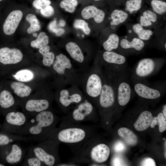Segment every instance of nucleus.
I'll return each mask as SVG.
<instances>
[{"label": "nucleus", "instance_id": "1", "mask_svg": "<svg viewBox=\"0 0 166 166\" xmlns=\"http://www.w3.org/2000/svg\"><path fill=\"white\" fill-rule=\"evenodd\" d=\"M18 135L29 140L42 141L49 138L56 128L59 118L50 109L41 112L30 118Z\"/></svg>", "mask_w": 166, "mask_h": 166}, {"label": "nucleus", "instance_id": "2", "mask_svg": "<svg viewBox=\"0 0 166 166\" xmlns=\"http://www.w3.org/2000/svg\"><path fill=\"white\" fill-rule=\"evenodd\" d=\"M92 132L90 126L61 122L49 138L68 145L74 152L92 136Z\"/></svg>", "mask_w": 166, "mask_h": 166}, {"label": "nucleus", "instance_id": "3", "mask_svg": "<svg viewBox=\"0 0 166 166\" xmlns=\"http://www.w3.org/2000/svg\"><path fill=\"white\" fill-rule=\"evenodd\" d=\"M50 69L56 77L58 88L73 85H80L83 71L76 69L63 54L60 53L56 56Z\"/></svg>", "mask_w": 166, "mask_h": 166}, {"label": "nucleus", "instance_id": "4", "mask_svg": "<svg viewBox=\"0 0 166 166\" xmlns=\"http://www.w3.org/2000/svg\"><path fill=\"white\" fill-rule=\"evenodd\" d=\"M103 85V68L96 62L83 72L80 85L85 98L94 105L98 103Z\"/></svg>", "mask_w": 166, "mask_h": 166}, {"label": "nucleus", "instance_id": "5", "mask_svg": "<svg viewBox=\"0 0 166 166\" xmlns=\"http://www.w3.org/2000/svg\"><path fill=\"white\" fill-rule=\"evenodd\" d=\"M60 144L49 138L31 147L28 152L37 157L44 166H57L61 163L58 152Z\"/></svg>", "mask_w": 166, "mask_h": 166}, {"label": "nucleus", "instance_id": "6", "mask_svg": "<svg viewBox=\"0 0 166 166\" xmlns=\"http://www.w3.org/2000/svg\"><path fill=\"white\" fill-rule=\"evenodd\" d=\"M85 97L78 85L58 88L54 96L57 104L62 111L66 113L82 101Z\"/></svg>", "mask_w": 166, "mask_h": 166}, {"label": "nucleus", "instance_id": "7", "mask_svg": "<svg viewBox=\"0 0 166 166\" xmlns=\"http://www.w3.org/2000/svg\"><path fill=\"white\" fill-rule=\"evenodd\" d=\"M54 96L51 93L30 96L19 102L23 112L30 119L42 111L50 109Z\"/></svg>", "mask_w": 166, "mask_h": 166}, {"label": "nucleus", "instance_id": "8", "mask_svg": "<svg viewBox=\"0 0 166 166\" xmlns=\"http://www.w3.org/2000/svg\"><path fill=\"white\" fill-rule=\"evenodd\" d=\"M94 105L85 98L82 101L68 112L61 122L65 124H79L93 121Z\"/></svg>", "mask_w": 166, "mask_h": 166}, {"label": "nucleus", "instance_id": "9", "mask_svg": "<svg viewBox=\"0 0 166 166\" xmlns=\"http://www.w3.org/2000/svg\"><path fill=\"white\" fill-rule=\"evenodd\" d=\"M102 67L107 71L119 76L125 74L126 58L123 55L113 51L104 52L102 55Z\"/></svg>", "mask_w": 166, "mask_h": 166}, {"label": "nucleus", "instance_id": "10", "mask_svg": "<svg viewBox=\"0 0 166 166\" xmlns=\"http://www.w3.org/2000/svg\"><path fill=\"white\" fill-rule=\"evenodd\" d=\"M162 66L163 63L152 58L142 59L135 66L132 77L134 80H142L156 73Z\"/></svg>", "mask_w": 166, "mask_h": 166}, {"label": "nucleus", "instance_id": "11", "mask_svg": "<svg viewBox=\"0 0 166 166\" xmlns=\"http://www.w3.org/2000/svg\"><path fill=\"white\" fill-rule=\"evenodd\" d=\"M29 119L23 112L10 111L6 114L5 129L9 133L18 135Z\"/></svg>", "mask_w": 166, "mask_h": 166}, {"label": "nucleus", "instance_id": "12", "mask_svg": "<svg viewBox=\"0 0 166 166\" xmlns=\"http://www.w3.org/2000/svg\"><path fill=\"white\" fill-rule=\"evenodd\" d=\"M125 74L116 77V95L118 104L126 105L129 102L132 90Z\"/></svg>", "mask_w": 166, "mask_h": 166}, {"label": "nucleus", "instance_id": "13", "mask_svg": "<svg viewBox=\"0 0 166 166\" xmlns=\"http://www.w3.org/2000/svg\"><path fill=\"white\" fill-rule=\"evenodd\" d=\"M23 57V54L18 49L6 46L0 48V66L3 69L19 63Z\"/></svg>", "mask_w": 166, "mask_h": 166}, {"label": "nucleus", "instance_id": "14", "mask_svg": "<svg viewBox=\"0 0 166 166\" xmlns=\"http://www.w3.org/2000/svg\"><path fill=\"white\" fill-rule=\"evenodd\" d=\"M0 83L19 99V102L29 97L32 92L31 87L23 82L14 81Z\"/></svg>", "mask_w": 166, "mask_h": 166}, {"label": "nucleus", "instance_id": "15", "mask_svg": "<svg viewBox=\"0 0 166 166\" xmlns=\"http://www.w3.org/2000/svg\"><path fill=\"white\" fill-rule=\"evenodd\" d=\"M19 105L18 101L12 93L0 82V107L6 112L16 110Z\"/></svg>", "mask_w": 166, "mask_h": 166}, {"label": "nucleus", "instance_id": "16", "mask_svg": "<svg viewBox=\"0 0 166 166\" xmlns=\"http://www.w3.org/2000/svg\"><path fill=\"white\" fill-rule=\"evenodd\" d=\"M23 16L22 12L18 10L10 12L5 19L2 26L3 34L10 35L16 31Z\"/></svg>", "mask_w": 166, "mask_h": 166}, {"label": "nucleus", "instance_id": "17", "mask_svg": "<svg viewBox=\"0 0 166 166\" xmlns=\"http://www.w3.org/2000/svg\"><path fill=\"white\" fill-rule=\"evenodd\" d=\"M65 49L71 57L79 64V69L82 71L87 67L85 62V58L80 47L76 43L69 42L65 45Z\"/></svg>", "mask_w": 166, "mask_h": 166}, {"label": "nucleus", "instance_id": "18", "mask_svg": "<svg viewBox=\"0 0 166 166\" xmlns=\"http://www.w3.org/2000/svg\"><path fill=\"white\" fill-rule=\"evenodd\" d=\"M133 90L139 96L148 99H155L159 98L161 95L160 91L158 89L139 81L134 84Z\"/></svg>", "mask_w": 166, "mask_h": 166}, {"label": "nucleus", "instance_id": "19", "mask_svg": "<svg viewBox=\"0 0 166 166\" xmlns=\"http://www.w3.org/2000/svg\"><path fill=\"white\" fill-rule=\"evenodd\" d=\"M9 151L5 156V160L8 164L16 165L20 163L25 154L23 148L19 145L15 143L10 144Z\"/></svg>", "mask_w": 166, "mask_h": 166}, {"label": "nucleus", "instance_id": "20", "mask_svg": "<svg viewBox=\"0 0 166 166\" xmlns=\"http://www.w3.org/2000/svg\"><path fill=\"white\" fill-rule=\"evenodd\" d=\"M81 15L85 19L93 18L95 22L97 23H101L105 17V13L103 10L93 6L85 7L81 11Z\"/></svg>", "mask_w": 166, "mask_h": 166}, {"label": "nucleus", "instance_id": "21", "mask_svg": "<svg viewBox=\"0 0 166 166\" xmlns=\"http://www.w3.org/2000/svg\"><path fill=\"white\" fill-rule=\"evenodd\" d=\"M152 117V114L149 111H143L134 124L135 128L139 131L146 129L150 126Z\"/></svg>", "mask_w": 166, "mask_h": 166}, {"label": "nucleus", "instance_id": "22", "mask_svg": "<svg viewBox=\"0 0 166 166\" xmlns=\"http://www.w3.org/2000/svg\"><path fill=\"white\" fill-rule=\"evenodd\" d=\"M50 47L48 45L39 49L38 51L42 56L43 65L50 69L54 62L55 56L54 53L50 52Z\"/></svg>", "mask_w": 166, "mask_h": 166}, {"label": "nucleus", "instance_id": "23", "mask_svg": "<svg viewBox=\"0 0 166 166\" xmlns=\"http://www.w3.org/2000/svg\"><path fill=\"white\" fill-rule=\"evenodd\" d=\"M120 45L123 49H133L137 51L141 50L145 45L142 40L136 38H134L130 42L126 39H123L121 41Z\"/></svg>", "mask_w": 166, "mask_h": 166}, {"label": "nucleus", "instance_id": "24", "mask_svg": "<svg viewBox=\"0 0 166 166\" xmlns=\"http://www.w3.org/2000/svg\"><path fill=\"white\" fill-rule=\"evenodd\" d=\"M118 133L128 145L134 146L137 144V136L132 131L128 128L125 127L120 128L118 130Z\"/></svg>", "mask_w": 166, "mask_h": 166}, {"label": "nucleus", "instance_id": "25", "mask_svg": "<svg viewBox=\"0 0 166 166\" xmlns=\"http://www.w3.org/2000/svg\"><path fill=\"white\" fill-rule=\"evenodd\" d=\"M28 140V138L26 136L10 133L6 134L0 133V146H6L18 141Z\"/></svg>", "mask_w": 166, "mask_h": 166}, {"label": "nucleus", "instance_id": "26", "mask_svg": "<svg viewBox=\"0 0 166 166\" xmlns=\"http://www.w3.org/2000/svg\"><path fill=\"white\" fill-rule=\"evenodd\" d=\"M112 21L110 24L112 26H117L125 22L127 19L128 15L127 13L121 10L115 9L110 15Z\"/></svg>", "mask_w": 166, "mask_h": 166}, {"label": "nucleus", "instance_id": "27", "mask_svg": "<svg viewBox=\"0 0 166 166\" xmlns=\"http://www.w3.org/2000/svg\"><path fill=\"white\" fill-rule=\"evenodd\" d=\"M12 76L16 81L24 83L32 81L34 77L33 72L28 69H23L18 70Z\"/></svg>", "mask_w": 166, "mask_h": 166}, {"label": "nucleus", "instance_id": "28", "mask_svg": "<svg viewBox=\"0 0 166 166\" xmlns=\"http://www.w3.org/2000/svg\"><path fill=\"white\" fill-rule=\"evenodd\" d=\"M157 16L155 13L149 10L144 11L140 19V24L142 26H148L152 25V22H156Z\"/></svg>", "mask_w": 166, "mask_h": 166}, {"label": "nucleus", "instance_id": "29", "mask_svg": "<svg viewBox=\"0 0 166 166\" xmlns=\"http://www.w3.org/2000/svg\"><path fill=\"white\" fill-rule=\"evenodd\" d=\"M119 43V38L118 36L115 34H112L103 42L102 45L105 51H113L118 48Z\"/></svg>", "mask_w": 166, "mask_h": 166}, {"label": "nucleus", "instance_id": "30", "mask_svg": "<svg viewBox=\"0 0 166 166\" xmlns=\"http://www.w3.org/2000/svg\"><path fill=\"white\" fill-rule=\"evenodd\" d=\"M134 32L138 36L139 38L144 40H148L153 34V32L150 30L144 29L140 24L136 23L132 26Z\"/></svg>", "mask_w": 166, "mask_h": 166}, {"label": "nucleus", "instance_id": "31", "mask_svg": "<svg viewBox=\"0 0 166 166\" xmlns=\"http://www.w3.org/2000/svg\"><path fill=\"white\" fill-rule=\"evenodd\" d=\"M26 19L30 24L27 30L28 34L33 33L40 29V24L36 15L32 14H28L26 17Z\"/></svg>", "mask_w": 166, "mask_h": 166}, {"label": "nucleus", "instance_id": "32", "mask_svg": "<svg viewBox=\"0 0 166 166\" xmlns=\"http://www.w3.org/2000/svg\"><path fill=\"white\" fill-rule=\"evenodd\" d=\"M49 42L48 36L45 33L42 32L39 33L36 39L31 42L30 45L33 48L39 49L47 45Z\"/></svg>", "mask_w": 166, "mask_h": 166}, {"label": "nucleus", "instance_id": "33", "mask_svg": "<svg viewBox=\"0 0 166 166\" xmlns=\"http://www.w3.org/2000/svg\"><path fill=\"white\" fill-rule=\"evenodd\" d=\"M151 4L154 12L158 15H163L166 12V3L160 0H152Z\"/></svg>", "mask_w": 166, "mask_h": 166}, {"label": "nucleus", "instance_id": "34", "mask_svg": "<svg viewBox=\"0 0 166 166\" xmlns=\"http://www.w3.org/2000/svg\"><path fill=\"white\" fill-rule=\"evenodd\" d=\"M22 166H44L43 163L36 157L28 152Z\"/></svg>", "mask_w": 166, "mask_h": 166}, {"label": "nucleus", "instance_id": "35", "mask_svg": "<svg viewBox=\"0 0 166 166\" xmlns=\"http://www.w3.org/2000/svg\"><path fill=\"white\" fill-rule=\"evenodd\" d=\"M78 4L77 0H63L60 3V6L67 11L73 13Z\"/></svg>", "mask_w": 166, "mask_h": 166}, {"label": "nucleus", "instance_id": "36", "mask_svg": "<svg viewBox=\"0 0 166 166\" xmlns=\"http://www.w3.org/2000/svg\"><path fill=\"white\" fill-rule=\"evenodd\" d=\"M142 0H128L126 3V10L132 12L140 10L141 6Z\"/></svg>", "mask_w": 166, "mask_h": 166}, {"label": "nucleus", "instance_id": "37", "mask_svg": "<svg viewBox=\"0 0 166 166\" xmlns=\"http://www.w3.org/2000/svg\"><path fill=\"white\" fill-rule=\"evenodd\" d=\"M73 26L76 29H81L86 35L90 34L91 30L88 26V23L82 19H76L74 22Z\"/></svg>", "mask_w": 166, "mask_h": 166}, {"label": "nucleus", "instance_id": "38", "mask_svg": "<svg viewBox=\"0 0 166 166\" xmlns=\"http://www.w3.org/2000/svg\"><path fill=\"white\" fill-rule=\"evenodd\" d=\"M111 163L112 166H125L127 164L123 156L119 154H115L113 156Z\"/></svg>", "mask_w": 166, "mask_h": 166}, {"label": "nucleus", "instance_id": "39", "mask_svg": "<svg viewBox=\"0 0 166 166\" xmlns=\"http://www.w3.org/2000/svg\"><path fill=\"white\" fill-rule=\"evenodd\" d=\"M157 117L159 131L163 132L166 129V118L161 113H159Z\"/></svg>", "mask_w": 166, "mask_h": 166}, {"label": "nucleus", "instance_id": "40", "mask_svg": "<svg viewBox=\"0 0 166 166\" xmlns=\"http://www.w3.org/2000/svg\"><path fill=\"white\" fill-rule=\"evenodd\" d=\"M51 3L49 0H35L33 3V5L36 9L41 10L50 5Z\"/></svg>", "mask_w": 166, "mask_h": 166}, {"label": "nucleus", "instance_id": "41", "mask_svg": "<svg viewBox=\"0 0 166 166\" xmlns=\"http://www.w3.org/2000/svg\"><path fill=\"white\" fill-rule=\"evenodd\" d=\"M126 148L125 144L122 141L118 140L116 142L113 146V149L116 152L120 153L124 151Z\"/></svg>", "mask_w": 166, "mask_h": 166}, {"label": "nucleus", "instance_id": "42", "mask_svg": "<svg viewBox=\"0 0 166 166\" xmlns=\"http://www.w3.org/2000/svg\"><path fill=\"white\" fill-rule=\"evenodd\" d=\"M54 12L53 8L50 5L40 10L41 14L44 16L46 17L52 16L54 14Z\"/></svg>", "mask_w": 166, "mask_h": 166}, {"label": "nucleus", "instance_id": "43", "mask_svg": "<svg viewBox=\"0 0 166 166\" xmlns=\"http://www.w3.org/2000/svg\"><path fill=\"white\" fill-rule=\"evenodd\" d=\"M141 166H155L156 164L154 160L151 158H144L140 163Z\"/></svg>", "mask_w": 166, "mask_h": 166}, {"label": "nucleus", "instance_id": "44", "mask_svg": "<svg viewBox=\"0 0 166 166\" xmlns=\"http://www.w3.org/2000/svg\"><path fill=\"white\" fill-rule=\"evenodd\" d=\"M157 125H158L157 117H153L150 125V127L151 128H153Z\"/></svg>", "mask_w": 166, "mask_h": 166}, {"label": "nucleus", "instance_id": "45", "mask_svg": "<svg viewBox=\"0 0 166 166\" xmlns=\"http://www.w3.org/2000/svg\"><path fill=\"white\" fill-rule=\"evenodd\" d=\"M163 114L164 117L166 118V105H164L163 107Z\"/></svg>", "mask_w": 166, "mask_h": 166}, {"label": "nucleus", "instance_id": "46", "mask_svg": "<svg viewBox=\"0 0 166 166\" xmlns=\"http://www.w3.org/2000/svg\"><path fill=\"white\" fill-rule=\"evenodd\" d=\"M33 36L34 37H36L37 36V34L36 33H34L33 34Z\"/></svg>", "mask_w": 166, "mask_h": 166}, {"label": "nucleus", "instance_id": "47", "mask_svg": "<svg viewBox=\"0 0 166 166\" xmlns=\"http://www.w3.org/2000/svg\"><path fill=\"white\" fill-rule=\"evenodd\" d=\"M5 166V165H4L3 164L0 163V166Z\"/></svg>", "mask_w": 166, "mask_h": 166}, {"label": "nucleus", "instance_id": "48", "mask_svg": "<svg viewBox=\"0 0 166 166\" xmlns=\"http://www.w3.org/2000/svg\"><path fill=\"white\" fill-rule=\"evenodd\" d=\"M164 48L165 49H166V43H165L164 44Z\"/></svg>", "mask_w": 166, "mask_h": 166}, {"label": "nucleus", "instance_id": "49", "mask_svg": "<svg viewBox=\"0 0 166 166\" xmlns=\"http://www.w3.org/2000/svg\"><path fill=\"white\" fill-rule=\"evenodd\" d=\"M3 0H0V2H1V1H3Z\"/></svg>", "mask_w": 166, "mask_h": 166}, {"label": "nucleus", "instance_id": "50", "mask_svg": "<svg viewBox=\"0 0 166 166\" xmlns=\"http://www.w3.org/2000/svg\"><path fill=\"white\" fill-rule=\"evenodd\" d=\"M95 0V1H100V0Z\"/></svg>", "mask_w": 166, "mask_h": 166}]
</instances>
